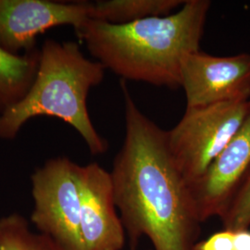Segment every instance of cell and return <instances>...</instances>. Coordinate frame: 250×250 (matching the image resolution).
<instances>
[{
	"instance_id": "cell-1",
	"label": "cell",
	"mask_w": 250,
	"mask_h": 250,
	"mask_svg": "<svg viewBox=\"0 0 250 250\" xmlns=\"http://www.w3.org/2000/svg\"><path fill=\"white\" fill-rule=\"evenodd\" d=\"M125 140L109 172L130 250L143 237L153 250H195L202 232L190 188L162 130L137 107L122 81Z\"/></svg>"
},
{
	"instance_id": "cell-2",
	"label": "cell",
	"mask_w": 250,
	"mask_h": 250,
	"mask_svg": "<svg viewBox=\"0 0 250 250\" xmlns=\"http://www.w3.org/2000/svg\"><path fill=\"white\" fill-rule=\"evenodd\" d=\"M211 2L186 0L175 12L127 24L88 19L75 30L88 52L123 81L181 87L186 57L200 49Z\"/></svg>"
},
{
	"instance_id": "cell-3",
	"label": "cell",
	"mask_w": 250,
	"mask_h": 250,
	"mask_svg": "<svg viewBox=\"0 0 250 250\" xmlns=\"http://www.w3.org/2000/svg\"><path fill=\"white\" fill-rule=\"evenodd\" d=\"M106 69L87 59L73 41L45 39L39 48L36 78L26 95L0 115V140L17 137L22 127L37 117H51L72 126L94 156L108 149L90 118L87 98L105 78Z\"/></svg>"
},
{
	"instance_id": "cell-4",
	"label": "cell",
	"mask_w": 250,
	"mask_h": 250,
	"mask_svg": "<svg viewBox=\"0 0 250 250\" xmlns=\"http://www.w3.org/2000/svg\"><path fill=\"white\" fill-rule=\"evenodd\" d=\"M250 100L186 107L178 124L166 131L168 149L188 186L203 176L239 129Z\"/></svg>"
},
{
	"instance_id": "cell-5",
	"label": "cell",
	"mask_w": 250,
	"mask_h": 250,
	"mask_svg": "<svg viewBox=\"0 0 250 250\" xmlns=\"http://www.w3.org/2000/svg\"><path fill=\"white\" fill-rule=\"evenodd\" d=\"M79 164L57 157L31 175L34 208L31 223L65 250H83L81 237Z\"/></svg>"
},
{
	"instance_id": "cell-6",
	"label": "cell",
	"mask_w": 250,
	"mask_h": 250,
	"mask_svg": "<svg viewBox=\"0 0 250 250\" xmlns=\"http://www.w3.org/2000/svg\"><path fill=\"white\" fill-rule=\"evenodd\" d=\"M92 2L0 0V48L11 55L35 50L36 39L63 25L78 29L92 18Z\"/></svg>"
},
{
	"instance_id": "cell-7",
	"label": "cell",
	"mask_w": 250,
	"mask_h": 250,
	"mask_svg": "<svg viewBox=\"0 0 250 250\" xmlns=\"http://www.w3.org/2000/svg\"><path fill=\"white\" fill-rule=\"evenodd\" d=\"M187 107H205L250 99V54L214 56L200 49L189 54L181 70Z\"/></svg>"
},
{
	"instance_id": "cell-8",
	"label": "cell",
	"mask_w": 250,
	"mask_h": 250,
	"mask_svg": "<svg viewBox=\"0 0 250 250\" xmlns=\"http://www.w3.org/2000/svg\"><path fill=\"white\" fill-rule=\"evenodd\" d=\"M250 171V100L241 126L203 176L189 186L202 224L224 214Z\"/></svg>"
},
{
	"instance_id": "cell-9",
	"label": "cell",
	"mask_w": 250,
	"mask_h": 250,
	"mask_svg": "<svg viewBox=\"0 0 250 250\" xmlns=\"http://www.w3.org/2000/svg\"><path fill=\"white\" fill-rule=\"evenodd\" d=\"M83 250H122L126 233L118 214L109 171L97 162L79 165Z\"/></svg>"
},
{
	"instance_id": "cell-10",
	"label": "cell",
	"mask_w": 250,
	"mask_h": 250,
	"mask_svg": "<svg viewBox=\"0 0 250 250\" xmlns=\"http://www.w3.org/2000/svg\"><path fill=\"white\" fill-rule=\"evenodd\" d=\"M39 48L22 55H11L0 48V115L16 105L36 78Z\"/></svg>"
},
{
	"instance_id": "cell-11",
	"label": "cell",
	"mask_w": 250,
	"mask_h": 250,
	"mask_svg": "<svg viewBox=\"0 0 250 250\" xmlns=\"http://www.w3.org/2000/svg\"><path fill=\"white\" fill-rule=\"evenodd\" d=\"M186 0H99L92 2V18L112 24H127L144 19L167 16Z\"/></svg>"
},
{
	"instance_id": "cell-12",
	"label": "cell",
	"mask_w": 250,
	"mask_h": 250,
	"mask_svg": "<svg viewBox=\"0 0 250 250\" xmlns=\"http://www.w3.org/2000/svg\"><path fill=\"white\" fill-rule=\"evenodd\" d=\"M0 250H65L50 237L32 230L19 213L0 218Z\"/></svg>"
},
{
	"instance_id": "cell-13",
	"label": "cell",
	"mask_w": 250,
	"mask_h": 250,
	"mask_svg": "<svg viewBox=\"0 0 250 250\" xmlns=\"http://www.w3.org/2000/svg\"><path fill=\"white\" fill-rule=\"evenodd\" d=\"M220 220L224 229L232 232L250 228V171Z\"/></svg>"
},
{
	"instance_id": "cell-14",
	"label": "cell",
	"mask_w": 250,
	"mask_h": 250,
	"mask_svg": "<svg viewBox=\"0 0 250 250\" xmlns=\"http://www.w3.org/2000/svg\"><path fill=\"white\" fill-rule=\"evenodd\" d=\"M195 250H234L233 232L224 229L215 232L205 240L198 242Z\"/></svg>"
},
{
	"instance_id": "cell-15",
	"label": "cell",
	"mask_w": 250,
	"mask_h": 250,
	"mask_svg": "<svg viewBox=\"0 0 250 250\" xmlns=\"http://www.w3.org/2000/svg\"><path fill=\"white\" fill-rule=\"evenodd\" d=\"M234 250H250V231L249 229L233 232Z\"/></svg>"
},
{
	"instance_id": "cell-16",
	"label": "cell",
	"mask_w": 250,
	"mask_h": 250,
	"mask_svg": "<svg viewBox=\"0 0 250 250\" xmlns=\"http://www.w3.org/2000/svg\"><path fill=\"white\" fill-rule=\"evenodd\" d=\"M153 250L152 249H150V250Z\"/></svg>"
}]
</instances>
